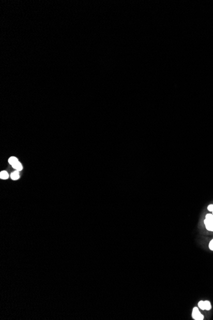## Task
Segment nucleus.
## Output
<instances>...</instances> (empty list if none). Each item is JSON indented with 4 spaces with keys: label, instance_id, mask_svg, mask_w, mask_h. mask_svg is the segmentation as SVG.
Returning a JSON list of instances; mask_svg holds the SVG:
<instances>
[{
    "label": "nucleus",
    "instance_id": "obj_1",
    "mask_svg": "<svg viewBox=\"0 0 213 320\" xmlns=\"http://www.w3.org/2000/svg\"><path fill=\"white\" fill-rule=\"evenodd\" d=\"M200 309L198 307H195L193 309L192 316L193 319L195 320H204V316L200 313Z\"/></svg>",
    "mask_w": 213,
    "mask_h": 320
},
{
    "label": "nucleus",
    "instance_id": "obj_2",
    "mask_svg": "<svg viewBox=\"0 0 213 320\" xmlns=\"http://www.w3.org/2000/svg\"><path fill=\"white\" fill-rule=\"evenodd\" d=\"M204 222L207 230L213 232V220H208L205 218Z\"/></svg>",
    "mask_w": 213,
    "mask_h": 320
},
{
    "label": "nucleus",
    "instance_id": "obj_3",
    "mask_svg": "<svg viewBox=\"0 0 213 320\" xmlns=\"http://www.w3.org/2000/svg\"><path fill=\"white\" fill-rule=\"evenodd\" d=\"M10 177L11 178H12L13 180H17L20 178V174H19V171H13V173L11 174L10 175Z\"/></svg>",
    "mask_w": 213,
    "mask_h": 320
},
{
    "label": "nucleus",
    "instance_id": "obj_4",
    "mask_svg": "<svg viewBox=\"0 0 213 320\" xmlns=\"http://www.w3.org/2000/svg\"><path fill=\"white\" fill-rule=\"evenodd\" d=\"M204 305H205V311H208L211 310L212 305L209 300H204Z\"/></svg>",
    "mask_w": 213,
    "mask_h": 320
},
{
    "label": "nucleus",
    "instance_id": "obj_5",
    "mask_svg": "<svg viewBox=\"0 0 213 320\" xmlns=\"http://www.w3.org/2000/svg\"><path fill=\"white\" fill-rule=\"evenodd\" d=\"M13 168H14L15 170L19 171H22V169H23V166H22L21 163L19 162V161H18L17 162H16L15 164H14L12 166Z\"/></svg>",
    "mask_w": 213,
    "mask_h": 320
},
{
    "label": "nucleus",
    "instance_id": "obj_6",
    "mask_svg": "<svg viewBox=\"0 0 213 320\" xmlns=\"http://www.w3.org/2000/svg\"><path fill=\"white\" fill-rule=\"evenodd\" d=\"M9 178V174L6 171H2L0 173V178L3 180H7Z\"/></svg>",
    "mask_w": 213,
    "mask_h": 320
},
{
    "label": "nucleus",
    "instance_id": "obj_7",
    "mask_svg": "<svg viewBox=\"0 0 213 320\" xmlns=\"http://www.w3.org/2000/svg\"><path fill=\"white\" fill-rule=\"evenodd\" d=\"M19 161L18 158L15 157H11L9 159V162L10 165L13 166L14 164H15L16 162H17Z\"/></svg>",
    "mask_w": 213,
    "mask_h": 320
},
{
    "label": "nucleus",
    "instance_id": "obj_8",
    "mask_svg": "<svg viewBox=\"0 0 213 320\" xmlns=\"http://www.w3.org/2000/svg\"><path fill=\"white\" fill-rule=\"evenodd\" d=\"M198 307L200 309L205 311V305H204V300H200L199 301L198 303Z\"/></svg>",
    "mask_w": 213,
    "mask_h": 320
},
{
    "label": "nucleus",
    "instance_id": "obj_9",
    "mask_svg": "<svg viewBox=\"0 0 213 320\" xmlns=\"http://www.w3.org/2000/svg\"><path fill=\"white\" fill-rule=\"evenodd\" d=\"M206 219H208V220H213V214L211 213H207L206 215V217H205Z\"/></svg>",
    "mask_w": 213,
    "mask_h": 320
},
{
    "label": "nucleus",
    "instance_id": "obj_10",
    "mask_svg": "<svg viewBox=\"0 0 213 320\" xmlns=\"http://www.w3.org/2000/svg\"><path fill=\"white\" fill-rule=\"evenodd\" d=\"M209 249L211 251H213V238L210 241L209 243Z\"/></svg>",
    "mask_w": 213,
    "mask_h": 320
},
{
    "label": "nucleus",
    "instance_id": "obj_11",
    "mask_svg": "<svg viewBox=\"0 0 213 320\" xmlns=\"http://www.w3.org/2000/svg\"><path fill=\"white\" fill-rule=\"evenodd\" d=\"M207 210H208V211L211 212L213 214V204L208 205V206H207Z\"/></svg>",
    "mask_w": 213,
    "mask_h": 320
}]
</instances>
